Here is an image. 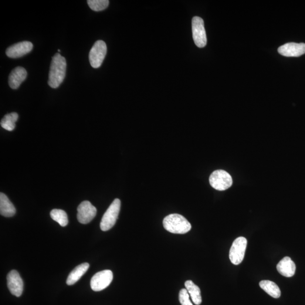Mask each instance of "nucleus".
Segmentation results:
<instances>
[{
    "label": "nucleus",
    "instance_id": "nucleus-1",
    "mask_svg": "<svg viewBox=\"0 0 305 305\" xmlns=\"http://www.w3.org/2000/svg\"><path fill=\"white\" fill-rule=\"evenodd\" d=\"M66 61L65 58L56 53L52 58L49 73L48 84L52 88L59 87L66 76Z\"/></svg>",
    "mask_w": 305,
    "mask_h": 305
},
{
    "label": "nucleus",
    "instance_id": "nucleus-2",
    "mask_svg": "<svg viewBox=\"0 0 305 305\" xmlns=\"http://www.w3.org/2000/svg\"><path fill=\"white\" fill-rule=\"evenodd\" d=\"M164 228L168 231L175 234H184L191 229V225L184 216L172 214L166 216L163 221Z\"/></svg>",
    "mask_w": 305,
    "mask_h": 305
},
{
    "label": "nucleus",
    "instance_id": "nucleus-3",
    "mask_svg": "<svg viewBox=\"0 0 305 305\" xmlns=\"http://www.w3.org/2000/svg\"><path fill=\"white\" fill-rule=\"evenodd\" d=\"M120 199H115L105 212L100 223V228L103 231H107L113 227L118 218L121 210Z\"/></svg>",
    "mask_w": 305,
    "mask_h": 305
},
{
    "label": "nucleus",
    "instance_id": "nucleus-4",
    "mask_svg": "<svg viewBox=\"0 0 305 305\" xmlns=\"http://www.w3.org/2000/svg\"><path fill=\"white\" fill-rule=\"evenodd\" d=\"M210 185L218 191H225L232 185V178L228 172L222 169L214 171L209 178Z\"/></svg>",
    "mask_w": 305,
    "mask_h": 305
},
{
    "label": "nucleus",
    "instance_id": "nucleus-5",
    "mask_svg": "<svg viewBox=\"0 0 305 305\" xmlns=\"http://www.w3.org/2000/svg\"><path fill=\"white\" fill-rule=\"evenodd\" d=\"M247 240L245 237H239L234 241L229 250V259L235 265L242 262L245 256L247 246Z\"/></svg>",
    "mask_w": 305,
    "mask_h": 305
},
{
    "label": "nucleus",
    "instance_id": "nucleus-6",
    "mask_svg": "<svg viewBox=\"0 0 305 305\" xmlns=\"http://www.w3.org/2000/svg\"><path fill=\"white\" fill-rule=\"evenodd\" d=\"M107 44L103 40H98L90 50L89 60L91 65L94 69L101 66L107 55Z\"/></svg>",
    "mask_w": 305,
    "mask_h": 305
},
{
    "label": "nucleus",
    "instance_id": "nucleus-7",
    "mask_svg": "<svg viewBox=\"0 0 305 305\" xmlns=\"http://www.w3.org/2000/svg\"><path fill=\"white\" fill-rule=\"evenodd\" d=\"M192 28L193 38L196 46L205 47L207 44V37L203 19L198 16L193 17Z\"/></svg>",
    "mask_w": 305,
    "mask_h": 305
},
{
    "label": "nucleus",
    "instance_id": "nucleus-8",
    "mask_svg": "<svg viewBox=\"0 0 305 305\" xmlns=\"http://www.w3.org/2000/svg\"><path fill=\"white\" fill-rule=\"evenodd\" d=\"M113 274L109 270L100 271L92 277L91 287L95 291L103 290L107 288L113 281Z\"/></svg>",
    "mask_w": 305,
    "mask_h": 305
},
{
    "label": "nucleus",
    "instance_id": "nucleus-9",
    "mask_svg": "<svg viewBox=\"0 0 305 305\" xmlns=\"http://www.w3.org/2000/svg\"><path fill=\"white\" fill-rule=\"evenodd\" d=\"M77 210L78 221L84 225L91 222L97 214L96 208L88 201L81 202Z\"/></svg>",
    "mask_w": 305,
    "mask_h": 305
},
{
    "label": "nucleus",
    "instance_id": "nucleus-10",
    "mask_svg": "<svg viewBox=\"0 0 305 305\" xmlns=\"http://www.w3.org/2000/svg\"><path fill=\"white\" fill-rule=\"evenodd\" d=\"M9 290L14 296L20 297L23 290V282L20 274L16 270H12L7 276Z\"/></svg>",
    "mask_w": 305,
    "mask_h": 305
},
{
    "label": "nucleus",
    "instance_id": "nucleus-11",
    "mask_svg": "<svg viewBox=\"0 0 305 305\" xmlns=\"http://www.w3.org/2000/svg\"><path fill=\"white\" fill-rule=\"evenodd\" d=\"M33 49V44L30 42L18 43L10 46L6 50V56L12 59H17L29 53Z\"/></svg>",
    "mask_w": 305,
    "mask_h": 305
},
{
    "label": "nucleus",
    "instance_id": "nucleus-12",
    "mask_svg": "<svg viewBox=\"0 0 305 305\" xmlns=\"http://www.w3.org/2000/svg\"><path fill=\"white\" fill-rule=\"evenodd\" d=\"M278 52L285 57H297L305 53V44L289 43L278 48Z\"/></svg>",
    "mask_w": 305,
    "mask_h": 305
},
{
    "label": "nucleus",
    "instance_id": "nucleus-13",
    "mask_svg": "<svg viewBox=\"0 0 305 305\" xmlns=\"http://www.w3.org/2000/svg\"><path fill=\"white\" fill-rule=\"evenodd\" d=\"M27 73L22 67H16L13 69L9 76V84L13 90L18 88L23 81L26 79Z\"/></svg>",
    "mask_w": 305,
    "mask_h": 305
},
{
    "label": "nucleus",
    "instance_id": "nucleus-14",
    "mask_svg": "<svg viewBox=\"0 0 305 305\" xmlns=\"http://www.w3.org/2000/svg\"><path fill=\"white\" fill-rule=\"evenodd\" d=\"M276 269L281 275L285 277H292L296 272V264L289 257H286L277 264Z\"/></svg>",
    "mask_w": 305,
    "mask_h": 305
},
{
    "label": "nucleus",
    "instance_id": "nucleus-15",
    "mask_svg": "<svg viewBox=\"0 0 305 305\" xmlns=\"http://www.w3.org/2000/svg\"><path fill=\"white\" fill-rule=\"evenodd\" d=\"M16 209L4 193H0V213L5 217H12L15 215Z\"/></svg>",
    "mask_w": 305,
    "mask_h": 305
},
{
    "label": "nucleus",
    "instance_id": "nucleus-16",
    "mask_svg": "<svg viewBox=\"0 0 305 305\" xmlns=\"http://www.w3.org/2000/svg\"><path fill=\"white\" fill-rule=\"evenodd\" d=\"M89 267V263H84L75 268L67 277L66 283L68 286H72L76 284L87 272Z\"/></svg>",
    "mask_w": 305,
    "mask_h": 305
},
{
    "label": "nucleus",
    "instance_id": "nucleus-17",
    "mask_svg": "<svg viewBox=\"0 0 305 305\" xmlns=\"http://www.w3.org/2000/svg\"><path fill=\"white\" fill-rule=\"evenodd\" d=\"M185 287L191 296L193 303L196 305L201 304L202 303V297L199 288L191 280L185 281Z\"/></svg>",
    "mask_w": 305,
    "mask_h": 305
},
{
    "label": "nucleus",
    "instance_id": "nucleus-18",
    "mask_svg": "<svg viewBox=\"0 0 305 305\" xmlns=\"http://www.w3.org/2000/svg\"><path fill=\"white\" fill-rule=\"evenodd\" d=\"M259 286L270 296L278 298L281 296V291L277 284L270 280H262L259 283Z\"/></svg>",
    "mask_w": 305,
    "mask_h": 305
},
{
    "label": "nucleus",
    "instance_id": "nucleus-19",
    "mask_svg": "<svg viewBox=\"0 0 305 305\" xmlns=\"http://www.w3.org/2000/svg\"><path fill=\"white\" fill-rule=\"evenodd\" d=\"M18 119V114L16 113H12L5 115L1 121V125L5 130L12 131L15 130V123Z\"/></svg>",
    "mask_w": 305,
    "mask_h": 305
},
{
    "label": "nucleus",
    "instance_id": "nucleus-20",
    "mask_svg": "<svg viewBox=\"0 0 305 305\" xmlns=\"http://www.w3.org/2000/svg\"><path fill=\"white\" fill-rule=\"evenodd\" d=\"M51 218L59 223L62 227H65L69 223L67 214L63 210L53 209L50 212Z\"/></svg>",
    "mask_w": 305,
    "mask_h": 305
},
{
    "label": "nucleus",
    "instance_id": "nucleus-21",
    "mask_svg": "<svg viewBox=\"0 0 305 305\" xmlns=\"http://www.w3.org/2000/svg\"><path fill=\"white\" fill-rule=\"evenodd\" d=\"M87 3L90 8L95 12H100L106 9L109 4L108 0H88Z\"/></svg>",
    "mask_w": 305,
    "mask_h": 305
},
{
    "label": "nucleus",
    "instance_id": "nucleus-22",
    "mask_svg": "<svg viewBox=\"0 0 305 305\" xmlns=\"http://www.w3.org/2000/svg\"><path fill=\"white\" fill-rule=\"evenodd\" d=\"M179 298L182 305H193L189 299V294L186 289H182L180 291Z\"/></svg>",
    "mask_w": 305,
    "mask_h": 305
},
{
    "label": "nucleus",
    "instance_id": "nucleus-23",
    "mask_svg": "<svg viewBox=\"0 0 305 305\" xmlns=\"http://www.w3.org/2000/svg\"><path fill=\"white\" fill-rule=\"evenodd\" d=\"M58 51H59V52H61V50L60 49L58 50Z\"/></svg>",
    "mask_w": 305,
    "mask_h": 305
}]
</instances>
